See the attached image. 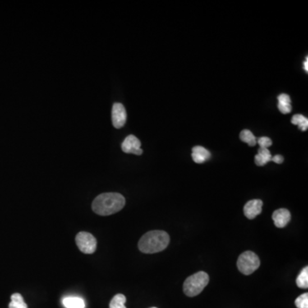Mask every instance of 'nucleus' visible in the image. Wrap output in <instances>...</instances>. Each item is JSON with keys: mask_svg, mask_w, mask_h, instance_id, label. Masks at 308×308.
<instances>
[{"mask_svg": "<svg viewBox=\"0 0 308 308\" xmlns=\"http://www.w3.org/2000/svg\"><path fill=\"white\" fill-rule=\"evenodd\" d=\"M283 160H284V158H283L282 155H276L273 158H272V161L277 163H282Z\"/></svg>", "mask_w": 308, "mask_h": 308, "instance_id": "obj_22", "label": "nucleus"}, {"mask_svg": "<svg viewBox=\"0 0 308 308\" xmlns=\"http://www.w3.org/2000/svg\"><path fill=\"white\" fill-rule=\"evenodd\" d=\"M170 243V236L166 231H152L140 238L138 247L144 254H156L163 251Z\"/></svg>", "mask_w": 308, "mask_h": 308, "instance_id": "obj_2", "label": "nucleus"}, {"mask_svg": "<svg viewBox=\"0 0 308 308\" xmlns=\"http://www.w3.org/2000/svg\"><path fill=\"white\" fill-rule=\"evenodd\" d=\"M65 308H85V301L83 298L78 296H67L62 300Z\"/></svg>", "mask_w": 308, "mask_h": 308, "instance_id": "obj_11", "label": "nucleus"}, {"mask_svg": "<svg viewBox=\"0 0 308 308\" xmlns=\"http://www.w3.org/2000/svg\"><path fill=\"white\" fill-rule=\"evenodd\" d=\"M263 202L260 199L249 200L244 207V214L249 219H254L262 212Z\"/></svg>", "mask_w": 308, "mask_h": 308, "instance_id": "obj_8", "label": "nucleus"}, {"mask_svg": "<svg viewBox=\"0 0 308 308\" xmlns=\"http://www.w3.org/2000/svg\"><path fill=\"white\" fill-rule=\"evenodd\" d=\"M125 302H126L125 295L117 294L111 300L110 308H126Z\"/></svg>", "mask_w": 308, "mask_h": 308, "instance_id": "obj_17", "label": "nucleus"}, {"mask_svg": "<svg viewBox=\"0 0 308 308\" xmlns=\"http://www.w3.org/2000/svg\"><path fill=\"white\" fill-rule=\"evenodd\" d=\"M272 158L271 152L267 148H259L258 154L254 158V161H255L256 166H264L268 162L272 161Z\"/></svg>", "mask_w": 308, "mask_h": 308, "instance_id": "obj_12", "label": "nucleus"}, {"mask_svg": "<svg viewBox=\"0 0 308 308\" xmlns=\"http://www.w3.org/2000/svg\"><path fill=\"white\" fill-rule=\"evenodd\" d=\"M303 68H304V70H305V71H306V72H307L308 71V57H306V58H305V63H304V66H303Z\"/></svg>", "mask_w": 308, "mask_h": 308, "instance_id": "obj_23", "label": "nucleus"}, {"mask_svg": "<svg viewBox=\"0 0 308 308\" xmlns=\"http://www.w3.org/2000/svg\"><path fill=\"white\" fill-rule=\"evenodd\" d=\"M257 143L259 144L260 148H267V149H268L269 147H271V146L272 145V140H271L270 138L265 137V136L259 138V139L257 140Z\"/></svg>", "mask_w": 308, "mask_h": 308, "instance_id": "obj_19", "label": "nucleus"}, {"mask_svg": "<svg viewBox=\"0 0 308 308\" xmlns=\"http://www.w3.org/2000/svg\"><path fill=\"white\" fill-rule=\"evenodd\" d=\"M295 305L298 308H308V294L305 293L300 295L299 297L295 300Z\"/></svg>", "mask_w": 308, "mask_h": 308, "instance_id": "obj_18", "label": "nucleus"}, {"mask_svg": "<svg viewBox=\"0 0 308 308\" xmlns=\"http://www.w3.org/2000/svg\"><path fill=\"white\" fill-rule=\"evenodd\" d=\"M151 308H157V307H151Z\"/></svg>", "mask_w": 308, "mask_h": 308, "instance_id": "obj_24", "label": "nucleus"}, {"mask_svg": "<svg viewBox=\"0 0 308 308\" xmlns=\"http://www.w3.org/2000/svg\"><path fill=\"white\" fill-rule=\"evenodd\" d=\"M112 124L116 129H121L125 126L127 120V113L125 107L121 103H115L112 107Z\"/></svg>", "mask_w": 308, "mask_h": 308, "instance_id": "obj_6", "label": "nucleus"}, {"mask_svg": "<svg viewBox=\"0 0 308 308\" xmlns=\"http://www.w3.org/2000/svg\"><path fill=\"white\" fill-rule=\"evenodd\" d=\"M260 265L259 257L254 252L246 251L239 256L237 267L239 271L244 275L254 273Z\"/></svg>", "mask_w": 308, "mask_h": 308, "instance_id": "obj_4", "label": "nucleus"}, {"mask_svg": "<svg viewBox=\"0 0 308 308\" xmlns=\"http://www.w3.org/2000/svg\"><path fill=\"white\" fill-rule=\"evenodd\" d=\"M291 122L293 125H298L299 129L302 131H305L308 129V119L303 115H295L291 119Z\"/></svg>", "mask_w": 308, "mask_h": 308, "instance_id": "obj_15", "label": "nucleus"}, {"mask_svg": "<svg viewBox=\"0 0 308 308\" xmlns=\"http://www.w3.org/2000/svg\"><path fill=\"white\" fill-rule=\"evenodd\" d=\"M278 110L282 114H289L292 111V107H291V104L278 103Z\"/></svg>", "mask_w": 308, "mask_h": 308, "instance_id": "obj_20", "label": "nucleus"}, {"mask_svg": "<svg viewBox=\"0 0 308 308\" xmlns=\"http://www.w3.org/2000/svg\"><path fill=\"white\" fill-rule=\"evenodd\" d=\"M209 282V276L204 272H199L192 275L184 282L183 291L189 297L199 295Z\"/></svg>", "mask_w": 308, "mask_h": 308, "instance_id": "obj_3", "label": "nucleus"}, {"mask_svg": "<svg viewBox=\"0 0 308 308\" xmlns=\"http://www.w3.org/2000/svg\"><path fill=\"white\" fill-rule=\"evenodd\" d=\"M75 242L78 249L83 254H93L97 249V241L92 234L81 231L75 236Z\"/></svg>", "mask_w": 308, "mask_h": 308, "instance_id": "obj_5", "label": "nucleus"}, {"mask_svg": "<svg viewBox=\"0 0 308 308\" xmlns=\"http://www.w3.org/2000/svg\"><path fill=\"white\" fill-rule=\"evenodd\" d=\"M125 198L118 193H105L96 197L92 204L93 211L100 216L118 213L125 208Z\"/></svg>", "mask_w": 308, "mask_h": 308, "instance_id": "obj_1", "label": "nucleus"}, {"mask_svg": "<svg viewBox=\"0 0 308 308\" xmlns=\"http://www.w3.org/2000/svg\"><path fill=\"white\" fill-rule=\"evenodd\" d=\"M192 151H193L192 158L196 163H204L206 161L211 158L210 152L203 147L197 146V147L193 148Z\"/></svg>", "mask_w": 308, "mask_h": 308, "instance_id": "obj_10", "label": "nucleus"}, {"mask_svg": "<svg viewBox=\"0 0 308 308\" xmlns=\"http://www.w3.org/2000/svg\"><path fill=\"white\" fill-rule=\"evenodd\" d=\"M272 219L274 221L275 225L277 228H284L291 220V214L290 211L285 208H281L275 211L272 214Z\"/></svg>", "mask_w": 308, "mask_h": 308, "instance_id": "obj_9", "label": "nucleus"}, {"mask_svg": "<svg viewBox=\"0 0 308 308\" xmlns=\"http://www.w3.org/2000/svg\"><path fill=\"white\" fill-rule=\"evenodd\" d=\"M141 143L135 135H130L125 138L122 143V150L125 153H132L135 155H141L142 149L140 148Z\"/></svg>", "mask_w": 308, "mask_h": 308, "instance_id": "obj_7", "label": "nucleus"}, {"mask_svg": "<svg viewBox=\"0 0 308 308\" xmlns=\"http://www.w3.org/2000/svg\"><path fill=\"white\" fill-rule=\"evenodd\" d=\"M240 139L241 141L246 142L247 144H249L250 147H254L256 145L257 139L254 136V134L249 130H244L241 131L240 134Z\"/></svg>", "mask_w": 308, "mask_h": 308, "instance_id": "obj_14", "label": "nucleus"}, {"mask_svg": "<svg viewBox=\"0 0 308 308\" xmlns=\"http://www.w3.org/2000/svg\"><path fill=\"white\" fill-rule=\"evenodd\" d=\"M296 284L300 289L308 288V267H305L296 278Z\"/></svg>", "mask_w": 308, "mask_h": 308, "instance_id": "obj_16", "label": "nucleus"}, {"mask_svg": "<svg viewBox=\"0 0 308 308\" xmlns=\"http://www.w3.org/2000/svg\"><path fill=\"white\" fill-rule=\"evenodd\" d=\"M278 103H285V104H291V98L286 93H282L278 96Z\"/></svg>", "mask_w": 308, "mask_h": 308, "instance_id": "obj_21", "label": "nucleus"}, {"mask_svg": "<svg viewBox=\"0 0 308 308\" xmlns=\"http://www.w3.org/2000/svg\"><path fill=\"white\" fill-rule=\"evenodd\" d=\"M9 308H28V305L24 302V297L18 293L11 295V301L9 304Z\"/></svg>", "mask_w": 308, "mask_h": 308, "instance_id": "obj_13", "label": "nucleus"}]
</instances>
